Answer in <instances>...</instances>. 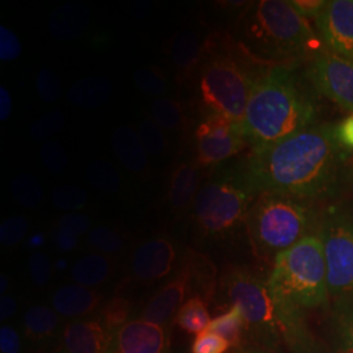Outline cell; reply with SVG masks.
Returning <instances> with one entry per match:
<instances>
[{
    "instance_id": "6da1fadb",
    "label": "cell",
    "mask_w": 353,
    "mask_h": 353,
    "mask_svg": "<svg viewBox=\"0 0 353 353\" xmlns=\"http://www.w3.org/2000/svg\"><path fill=\"white\" fill-rule=\"evenodd\" d=\"M242 168L256 196L276 192L328 204L344 198L353 183L352 154L339 143L335 122L252 150Z\"/></svg>"
},
{
    "instance_id": "7a4b0ae2",
    "label": "cell",
    "mask_w": 353,
    "mask_h": 353,
    "mask_svg": "<svg viewBox=\"0 0 353 353\" xmlns=\"http://www.w3.org/2000/svg\"><path fill=\"white\" fill-rule=\"evenodd\" d=\"M301 65H272L252 88L240 123L248 144L262 148L316 126L321 96Z\"/></svg>"
},
{
    "instance_id": "3957f363",
    "label": "cell",
    "mask_w": 353,
    "mask_h": 353,
    "mask_svg": "<svg viewBox=\"0 0 353 353\" xmlns=\"http://www.w3.org/2000/svg\"><path fill=\"white\" fill-rule=\"evenodd\" d=\"M229 306L245 318L248 331L265 348L290 353H325L307 326L305 312L278 299L267 279L242 267H229L220 280Z\"/></svg>"
},
{
    "instance_id": "277c9868",
    "label": "cell",
    "mask_w": 353,
    "mask_h": 353,
    "mask_svg": "<svg viewBox=\"0 0 353 353\" xmlns=\"http://www.w3.org/2000/svg\"><path fill=\"white\" fill-rule=\"evenodd\" d=\"M237 43L263 65H303L323 42L318 32L290 1L259 0L249 3L236 24Z\"/></svg>"
},
{
    "instance_id": "5b68a950",
    "label": "cell",
    "mask_w": 353,
    "mask_h": 353,
    "mask_svg": "<svg viewBox=\"0 0 353 353\" xmlns=\"http://www.w3.org/2000/svg\"><path fill=\"white\" fill-rule=\"evenodd\" d=\"M268 65L256 62L236 39H210L199 65L198 88L207 114L241 123L252 88Z\"/></svg>"
},
{
    "instance_id": "8992f818",
    "label": "cell",
    "mask_w": 353,
    "mask_h": 353,
    "mask_svg": "<svg viewBox=\"0 0 353 353\" xmlns=\"http://www.w3.org/2000/svg\"><path fill=\"white\" fill-rule=\"evenodd\" d=\"M323 205L276 192H262L252 204L245 230L252 252L265 259L316 234Z\"/></svg>"
},
{
    "instance_id": "52a82bcc",
    "label": "cell",
    "mask_w": 353,
    "mask_h": 353,
    "mask_svg": "<svg viewBox=\"0 0 353 353\" xmlns=\"http://www.w3.org/2000/svg\"><path fill=\"white\" fill-rule=\"evenodd\" d=\"M267 281L278 299L303 312L326 305L327 263L321 239L312 234L278 254Z\"/></svg>"
},
{
    "instance_id": "ba28073f",
    "label": "cell",
    "mask_w": 353,
    "mask_h": 353,
    "mask_svg": "<svg viewBox=\"0 0 353 353\" xmlns=\"http://www.w3.org/2000/svg\"><path fill=\"white\" fill-rule=\"evenodd\" d=\"M255 198L242 161L221 169L203 185L192 204L198 230L211 240H225L237 234L245 229Z\"/></svg>"
},
{
    "instance_id": "9c48e42d",
    "label": "cell",
    "mask_w": 353,
    "mask_h": 353,
    "mask_svg": "<svg viewBox=\"0 0 353 353\" xmlns=\"http://www.w3.org/2000/svg\"><path fill=\"white\" fill-rule=\"evenodd\" d=\"M316 236L326 255L330 300L353 299V198L323 205Z\"/></svg>"
},
{
    "instance_id": "30bf717a",
    "label": "cell",
    "mask_w": 353,
    "mask_h": 353,
    "mask_svg": "<svg viewBox=\"0 0 353 353\" xmlns=\"http://www.w3.org/2000/svg\"><path fill=\"white\" fill-rule=\"evenodd\" d=\"M303 70L321 97L353 113V62L325 48Z\"/></svg>"
},
{
    "instance_id": "8fae6325",
    "label": "cell",
    "mask_w": 353,
    "mask_h": 353,
    "mask_svg": "<svg viewBox=\"0 0 353 353\" xmlns=\"http://www.w3.org/2000/svg\"><path fill=\"white\" fill-rule=\"evenodd\" d=\"M195 141V164L201 169L225 163L249 145L240 123L214 114H205L196 127Z\"/></svg>"
},
{
    "instance_id": "7c38bea8",
    "label": "cell",
    "mask_w": 353,
    "mask_h": 353,
    "mask_svg": "<svg viewBox=\"0 0 353 353\" xmlns=\"http://www.w3.org/2000/svg\"><path fill=\"white\" fill-rule=\"evenodd\" d=\"M316 26L327 50L353 62V0H328Z\"/></svg>"
},
{
    "instance_id": "4fadbf2b",
    "label": "cell",
    "mask_w": 353,
    "mask_h": 353,
    "mask_svg": "<svg viewBox=\"0 0 353 353\" xmlns=\"http://www.w3.org/2000/svg\"><path fill=\"white\" fill-rule=\"evenodd\" d=\"M113 352L170 353L169 331L144 319L128 321L115 332Z\"/></svg>"
},
{
    "instance_id": "5bb4252c",
    "label": "cell",
    "mask_w": 353,
    "mask_h": 353,
    "mask_svg": "<svg viewBox=\"0 0 353 353\" xmlns=\"http://www.w3.org/2000/svg\"><path fill=\"white\" fill-rule=\"evenodd\" d=\"M115 332L101 318L70 322L64 326L59 353H109Z\"/></svg>"
},
{
    "instance_id": "9a60e30c",
    "label": "cell",
    "mask_w": 353,
    "mask_h": 353,
    "mask_svg": "<svg viewBox=\"0 0 353 353\" xmlns=\"http://www.w3.org/2000/svg\"><path fill=\"white\" fill-rule=\"evenodd\" d=\"M174 243L166 237L145 241L131 258V272L140 281L151 283L166 278L176 263Z\"/></svg>"
},
{
    "instance_id": "2e32d148",
    "label": "cell",
    "mask_w": 353,
    "mask_h": 353,
    "mask_svg": "<svg viewBox=\"0 0 353 353\" xmlns=\"http://www.w3.org/2000/svg\"><path fill=\"white\" fill-rule=\"evenodd\" d=\"M188 296L189 299L191 297V280L189 268L182 262L174 279L168 281L161 290L152 296L143 310L141 319L166 326L186 303Z\"/></svg>"
},
{
    "instance_id": "e0dca14e",
    "label": "cell",
    "mask_w": 353,
    "mask_h": 353,
    "mask_svg": "<svg viewBox=\"0 0 353 353\" xmlns=\"http://www.w3.org/2000/svg\"><path fill=\"white\" fill-rule=\"evenodd\" d=\"M92 19V10L81 1L58 6L49 19V30L59 41H74L81 37Z\"/></svg>"
},
{
    "instance_id": "ac0fdd59",
    "label": "cell",
    "mask_w": 353,
    "mask_h": 353,
    "mask_svg": "<svg viewBox=\"0 0 353 353\" xmlns=\"http://www.w3.org/2000/svg\"><path fill=\"white\" fill-rule=\"evenodd\" d=\"M112 147L118 161L135 176L148 173V153L145 151L138 130L131 126L115 128L112 137Z\"/></svg>"
},
{
    "instance_id": "d6986e66",
    "label": "cell",
    "mask_w": 353,
    "mask_h": 353,
    "mask_svg": "<svg viewBox=\"0 0 353 353\" xmlns=\"http://www.w3.org/2000/svg\"><path fill=\"white\" fill-rule=\"evenodd\" d=\"M102 294L97 290L79 284L63 285L55 290L51 303L52 309L65 318H80L94 312L101 303Z\"/></svg>"
},
{
    "instance_id": "ffe728a7",
    "label": "cell",
    "mask_w": 353,
    "mask_h": 353,
    "mask_svg": "<svg viewBox=\"0 0 353 353\" xmlns=\"http://www.w3.org/2000/svg\"><path fill=\"white\" fill-rule=\"evenodd\" d=\"M201 168L195 163H179L172 172L168 201L173 210L185 211L195 202L201 190Z\"/></svg>"
},
{
    "instance_id": "44dd1931",
    "label": "cell",
    "mask_w": 353,
    "mask_h": 353,
    "mask_svg": "<svg viewBox=\"0 0 353 353\" xmlns=\"http://www.w3.org/2000/svg\"><path fill=\"white\" fill-rule=\"evenodd\" d=\"M204 48H202L196 33L191 29H185L172 38L170 59L178 71L179 80H185L199 68L202 62Z\"/></svg>"
},
{
    "instance_id": "7402d4cb",
    "label": "cell",
    "mask_w": 353,
    "mask_h": 353,
    "mask_svg": "<svg viewBox=\"0 0 353 353\" xmlns=\"http://www.w3.org/2000/svg\"><path fill=\"white\" fill-rule=\"evenodd\" d=\"M113 93L112 83L102 76H87L68 89L67 100L76 108L96 109L109 101Z\"/></svg>"
},
{
    "instance_id": "603a6c76",
    "label": "cell",
    "mask_w": 353,
    "mask_h": 353,
    "mask_svg": "<svg viewBox=\"0 0 353 353\" xmlns=\"http://www.w3.org/2000/svg\"><path fill=\"white\" fill-rule=\"evenodd\" d=\"M114 272V262L110 256L102 255L100 252L87 254L71 268V276L76 284L94 288L105 284L112 278Z\"/></svg>"
},
{
    "instance_id": "cb8c5ba5",
    "label": "cell",
    "mask_w": 353,
    "mask_h": 353,
    "mask_svg": "<svg viewBox=\"0 0 353 353\" xmlns=\"http://www.w3.org/2000/svg\"><path fill=\"white\" fill-rule=\"evenodd\" d=\"M59 323L61 318L54 309L36 305L29 307L24 314V335L32 344H43L55 336Z\"/></svg>"
},
{
    "instance_id": "d4e9b609",
    "label": "cell",
    "mask_w": 353,
    "mask_h": 353,
    "mask_svg": "<svg viewBox=\"0 0 353 353\" xmlns=\"http://www.w3.org/2000/svg\"><path fill=\"white\" fill-rule=\"evenodd\" d=\"M188 265L191 280V297L201 296L204 301H210L216 288V268L212 262L199 252L189 250L182 261Z\"/></svg>"
},
{
    "instance_id": "484cf974",
    "label": "cell",
    "mask_w": 353,
    "mask_h": 353,
    "mask_svg": "<svg viewBox=\"0 0 353 353\" xmlns=\"http://www.w3.org/2000/svg\"><path fill=\"white\" fill-rule=\"evenodd\" d=\"M207 303L201 296L188 299L176 313V326L191 335L205 331L212 321Z\"/></svg>"
},
{
    "instance_id": "4316f807",
    "label": "cell",
    "mask_w": 353,
    "mask_h": 353,
    "mask_svg": "<svg viewBox=\"0 0 353 353\" xmlns=\"http://www.w3.org/2000/svg\"><path fill=\"white\" fill-rule=\"evenodd\" d=\"M331 321L339 351L353 353V299L334 301Z\"/></svg>"
},
{
    "instance_id": "83f0119b",
    "label": "cell",
    "mask_w": 353,
    "mask_h": 353,
    "mask_svg": "<svg viewBox=\"0 0 353 353\" xmlns=\"http://www.w3.org/2000/svg\"><path fill=\"white\" fill-rule=\"evenodd\" d=\"M207 330L220 335L229 343L230 348L239 350L242 347L243 334L248 331L245 318L236 306H229L225 313L216 316Z\"/></svg>"
},
{
    "instance_id": "f1b7e54d",
    "label": "cell",
    "mask_w": 353,
    "mask_h": 353,
    "mask_svg": "<svg viewBox=\"0 0 353 353\" xmlns=\"http://www.w3.org/2000/svg\"><path fill=\"white\" fill-rule=\"evenodd\" d=\"M89 183L106 195L118 194L123 186V178L119 170L106 159H96L87 168Z\"/></svg>"
},
{
    "instance_id": "f546056e",
    "label": "cell",
    "mask_w": 353,
    "mask_h": 353,
    "mask_svg": "<svg viewBox=\"0 0 353 353\" xmlns=\"http://www.w3.org/2000/svg\"><path fill=\"white\" fill-rule=\"evenodd\" d=\"M14 201L26 208H36L42 202L43 189L37 176L32 173H20L11 183Z\"/></svg>"
},
{
    "instance_id": "4dcf8cb0",
    "label": "cell",
    "mask_w": 353,
    "mask_h": 353,
    "mask_svg": "<svg viewBox=\"0 0 353 353\" xmlns=\"http://www.w3.org/2000/svg\"><path fill=\"white\" fill-rule=\"evenodd\" d=\"M152 118L164 128L165 131H173L182 126L185 121L183 106L181 102L169 97L156 99L151 106Z\"/></svg>"
},
{
    "instance_id": "1f68e13d",
    "label": "cell",
    "mask_w": 353,
    "mask_h": 353,
    "mask_svg": "<svg viewBox=\"0 0 353 353\" xmlns=\"http://www.w3.org/2000/svg\"><path fill=\"white\" fill-rule=\"evenodd\" d=\"M138 132L148 156L157 157L168 150L169 139L166 131L153 118L141 119L138 125Z\"/></svg>"
},
{
    "instance_id": "d6a6232c",
    "label": "cell",
    "mask_w": 353,
    "mask_h": 353,
    "mask_svg": "<svg viewBox=\"0 0 353 353\" xmlns=\"http://www.w3.org/2000/svg\"><path fill=\"white\" fill-rule=\"evenodd\" d=\"M89 246L106 256H113L123 250L125 241L119 232L113 228L100 227L93 228L87 236Z\"/></svg>"
},
{
    "instance_id": "836d02e7",
    "label": "cell",
    "mask_w": 353,
    "mask_h": 353,
    "mask_svg": "<svg viewBox=\"0 0 353 353\" xmlns=\"http://www.w3.org/2000/svg\"><path fill=\"white\" fill-rule=\"evenodd\" d=\"M88 192L75 185H58L51 191V202L62 211H77L88 202Z\"/></svg>"
},
{
    "instance_id": "e575fe53",
    "label": "cell",
    "mask_w": 353,
    "mask_h": 353,
    "mask_svg": "<svg viewBox=\"0 0 353 353\" xmlns=\"http://www.w3.org/2000/svg\"><path fill=\"white\" fill-rule=\"evenodd\" d=\"M134 83L143 93L150 96H157V99L164 94L168 88L164 72L157 67H140L134 74Z\"/></svg>"
},
{
    "instance_id": "d590c367",
    "label": "cell",
    "mask_w": 353,
    "mask_h": 353,
    "mask_svg": "<svg viewBox=\"0 0 353 353\" xmlns=\"http://www.w3.org/2000/svg\"><path fill=\"white\" fill-rule=\"evenodd\" d=\"M65 126V117L59 110H52L50 113L42 115L29 128V135L32 139L48 140L59 134Z\"/></svg>"
},
{
    "instance_id": "8d00e7d4",
    "label": "cell",
    "mask_w": 353,
    "mask_h": 353,
    "mask_svg": "<svg viewBox=\"0 0 353 353\" xmlns=\"http://www.w3.org/2000/svg\"><path fill=\"white\" fill-rule=\"evenodd\" d=\"M29 223L24 216L14 214L6 219L0 225V242L6 248H14L26 239Z\"/></svg>"
},
{
    "instance_id": "74e56055",
    "label": "cell",
    "mask_w": 353,
    "mask_h": 353,
    "mask_svg": "<svg viewBox=\"0 0 353 353\" xmlns=\"http://www.w3.org/2000/svg\"><path fill=\"white\" fill-rule=\"evenodd\" d=\"M36 90L41 101L52 103L59 100L62 94V84H61L59 76L57 75L51 68L48 67L41 68L38 71L37 80H36Z\"/></svg>"
},
{
    "instance_id": "f35d334b",
    "label": "cell",
    "mask_w": 353,
    "mask_h": 353,
    "mask_svg": "<svg viewBox=\"0 0 353 353\" xmlns=\"http://www.w3.org/2000/svg\"><path fill=\"white\" fill-rule=\"evenodd\" d=\"M131 312V305L126 299L114 297L102 307L100 318L108 327L117 331L128 322V316Z\"/></svg>"
},
{
    "instance_id": "ab89813d",
    "label": "cell",
    "mask_w": 353,
    "mask_h": 353,
    "mask_svg": "<svg viewBox=\"0 0 353 353\" xmlns=\"http://www.w3.org/2000/svg\"><path fill=\"white\" fill-rule=\"evenodd\" d=\"M42 164L54 174H62L68 166V156L63 145L58 141H46L39 151Z\"/></svg>"
},
{
    "instance_id": "60d3db41",
    "label": "cell",
    "mask_w": 353,
    "mask_h": 353,
    "mask_svg": "<svg viewBox=\"0 0 353 353\" xmlns=\"http://www.w3.org/2000/svg\"><path fill=\"white\" fill-rule=\"evenodd\" d=\"M229 350V343L210 330L198 334L191 344V353H227Z\"/></svg>"
},
{
    "instance_id": "b9f144b4",
    "label": "cell",
    "mask_w": 353,
    "mask_h": 353,
    "mask_svg": "<svg viewBox=\"0 0 353 353\" xmlns=\"http://www.w3.org/2000/svg\"><path fill=\"white\" fill-rule=\"evenodd\" d=\"M23 52V45L19 36L8 26H0V61L12 62Z\"/></svg>"
},
{
    "instance_id": "7bdbcfd3",
    "label": "cell",
    "mask_w": 353,
    "mask_h": 353,
    "mask_svg": "<svg viewBox=\"0 0 353 353\" xmlns=\"http://www.w3.org/2000/svg\"><path fill=\"white\" fill-rule=\"evenodd\" d=\"M29 274L34 285L45 287L51 278V262L49 256L42 252H33L29 258Z\"/></svg>"
},
{
    "instance_id": "ee69618b",
    "label": "cell",
    "mask_w": 353,
    "mask_h": 353,
    "mask_svg": "<svg viewBox=\"0 0 353 353\" xmlns=\"http://www.w3.org/2000/svg\"><path fill=\"white\" fill-rule=\"evenodd\" d=\"M58 227L63 228L65 230L74 233L77 237H80L92 230V220L84 214L70 212L59 219Z\"/></svg>"
},
{
    "instance_id": "f6af8a7d",
    "label": "cell",
    "mask_w": 353,
    "mask_h": 353,
    "mask_svg": "<svg viewBox=\"0 0 353 353\" xmlns=\"http://www.w3.org/2000/svg\"><path fill=\"white\" fill-rule=\"evenodd\" d=\"M328 0H290L292 7L306 20H314L323 13Z\"/></svg>"
},
{
    "instance_id": "bcb514c9",
    "label": "cell",
    "mask_w": 353,
    "mask_h": 353,
    "mask_svg": "<svg viewBox=\"0 0 353 353\" xmlns=\"http://www.w3.org/2000/svg\"><path fill=\"white\" fill-rule=\"evenodd\" d=\"M21 338L10 325H3L0 328V351L1 353H20L21 352Z\"/></svg>"
},
{
    "instance_id": "7dc6e473",
    "label": "cell",
    "mask_w": 353,
    "mask_h": 353,
    "mask_svg": "<svg viewBox=\"0 0 353 353\" xmlns=\"http://www.w3.org/2000/svg\"><path fill=\"white\" fill-rule=\"evenodd\" d=\"M336 137L343 148L353 154V113L336 123Z\"/></svg>"
},
{
    "instance_id": "c3c4849f",
    "label": "cell",
    "mask_w": 353,
    "mask_h": 353,
    "mask_svg": "<svg viewBox=\"0 0 353 353\" xmlns=\"http://www.w3.org/2000/svg\"><path fill=\"white\" fill-rule=\"evenodd\" d=\"M54 242L57 249L61 252H74L79 245V237L63 228L58 227L54 234Z\"/></svg>"
},
{
    "instance_id": "681fc988",
    "label": "cell",
    "mask_w": 353,
    "mask_h": 353,
    "mask_svg": "<svg viewBox=\"0 0 353 353\" xmlns=\"http://www.w3.org/2000/svg\"><path fill=\"white\" fill-rule=\"evenodd\" d=\"M13 110L12 96L6 87H0V121L6 122Z\"/></svg>"
},
{
    "instance_id": "f907efd6",
    "label": "cell",
    "mask_w": 353,
    "mask_h": 353,
    "mask_svg": "<svg viewBox=\"0 0 353 353\" xmlns=\"http://www.w3.org/2000/svg\"><path fill=\"white\" fill-rule=\"evenodd\" d=\"M17 312V303L11 296H1L0 300V319L7 321Z\"/></svg>"
},
{
    "instance_id": "816d5d0a",
    "label": "cell",
    "mask_w": 353,
    "mask_h": 353,
    "mask_svg": "<svg viewBox=\"0 0 353 353\" xmlns=\"http://www.w3.org/2000/svg\"><path fill=\"white\" fill-rule=\"evenodd\" d=\"M233 353H275L268 351L263 347H241L239 350H234Z\"/></svg>"
},
{
    "instance_id": "f5cc1de1",
    "label": "cell",
    "mask_w": 353,
    "mask_h": 353,
    "mask_svg": "<svg viewBox=\"0 0 353 353\" xmlns=\"http://www.w3.org/2000/svg\"><path fill=\"white\" fill-rule=\"evenodd\" d=\"M8 288V278L1 275V294H4V292Z\"/></svg>"
}]
</instances>
